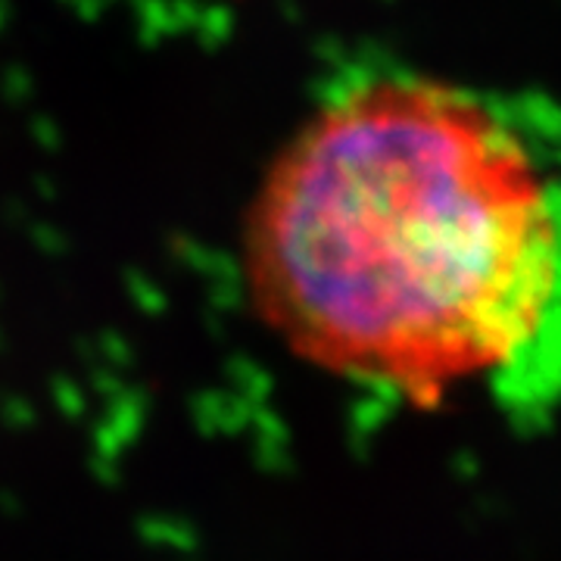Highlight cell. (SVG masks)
I'll use <instances>...</instances> for the list:
<instances>
[{
    "instance_id": "obj_1",
    "label": "cell",
    "mask_w": 561,
    "mask_h": 561,
    "mask_svg": "<svg viewBox=\"0 0 561 561\" xmlns=\"http://www.w3.org/2000/svg\"><path fill=\"white\" fill-rule=\"evenodd\" d=\"M243 268L300 359L437 402L534 341L559 231L537 162L486 106L378 79L284 144L250 203Z\"/></svg>"
}]
</instances>
